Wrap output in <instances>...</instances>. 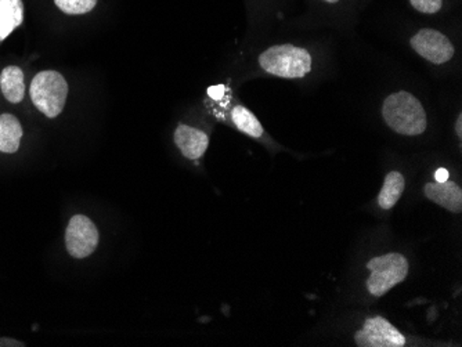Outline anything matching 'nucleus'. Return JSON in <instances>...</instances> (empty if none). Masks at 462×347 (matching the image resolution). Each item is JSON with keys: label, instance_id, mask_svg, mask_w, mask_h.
Returning <instances> with one entry per match:
<instances>
[{"label": "nucleus", "instance_id": "obj_1", "mask_svg": "<svg viewBox=\"0 0 462 347\" xmlns=\"http://www.w3.org/2000/svg\"><path fill=\"white\" fill-rule=\"evenodd\" d=\"M383 115L392 131L404 136H418L427 129V114L421 101L409 92L389 96L383 101Z\"/></svg>", "mask_w": 462, "mask_h": 347}, {"label": "nucleus", "instance_id": "obj_2", "mask_svg": "<svg viewBox=\"0 0 462 347\" xmlns=\"http://www.w3.org/2000/svg\"><path fill=\"white\" fill-rule=\"evenodd\" d=\"M264 71L285 79L306 77L311 69V57L306 49L292 45L273 46L259 57Z\"/></svg>", "mask_w": 462, "mask_h": 347}, {"label": "nucleus", "instance_id": "obj_3", "mask_svg": "<svg viewBox=\"0 0 462 347\" xmlns=\"http://www.w3.org/2000/svg\"><path fill=\"white\" fill-rule=\"evenodd\" d=\"M33 105L48 118H56L64 110L69 85L57 71H42L33 78L30 89Z\"/></svg>", "mask_w": 462, "mask_h": 347}, {"label": "nucleus", "instance_id": "obj_4", "mask_svg": "<svg viewBox=\"0 0 462 347\" xmlns=\"http://www.w3.org/2000/svg\"><path fill=\"white\" fill-rule=\"evenodd\" d=\"M367 269L371 270L367 279V288L374 297H383L389 289L406 279L409 274V261L401 253H388L368 261Z\"/></svg>", "mask_w": 462, "mask_h": 347}, {"label": "nucleus", "instance_id": "obj_5", "mask_svg": "<svg viewBox=\"0 0 462 347\" xmlns=\"http://www.w3.org/2000/svg\"><path fill=\"white\" fill-rule=\"evenodd\" d=\"M98 232L95 223L83 215H75L69 220L66 232V245L69 255L77 259L88 258L98 245Z\"/></svg>", "mask_w": 462, "mask_h": 347}, {"label": "nucleus", "instance_id": "obj_6", "mask_svg": "<svg viewBox=\"0 0 462 347\" xmlns=\"http://www.w3.org/2000/svg\"><path fill=\"white\" fill-rule=\"evenodd\" d=\"M355 339L359 347H402L406 344V338L383 317L365 321Z\"/></svg>", "mask_w": 462, "mask_h": 347}, {"label": "nucleus", "instance_id": "obj_7", "mask_svg": "<svg viewBox=\"0 0 462 347\" xmlns=\"http://www.w3.org/2000/svg\"><path fill=\"white\" fill-rule=\"evenodd\" d=\"M411 48L436 66L448 63L454 56V46L448 36L430 28L421 30L417 35L412 36Z\"/></svg>", "mask_w": 462, "mask_h": 347}, {"label": "nucleus", "instance_id": "obj_8", "mask_svg": "<svg viewBox=\"0 0 462 347\" xmlns=\"http://www.w3.org/2000/svg\"><path fill=\"white\" fill-rule=\"evenodd\" d=\"M176 146L189 160H199L209 146V137L199 129L179 125L175 132Z\"/></svg>", "mask_w": 462, "mask_h": 347}, {"label": "nucleus", "instance_id": "obj_9", "mask_svg": "<svg viewBox=\"0 0 462 347\" xmlns=\"http://www.w3.org/2000/svg\"><path fill=\"white\" fill-rule=\"evenodd\" d=\"M425 196L430 201L435 202L442 208L450 212H461L462 190L454 181L446 180L443 183H428L424 188Z\"/></svg>", "mask_w": 462, "mask_h": 347}, {"label": "nucleus", "instance_id": "obj_10", "mask_svg": "<svg viewBox=\"0 0 462 347\" xmlns=\"http://www.w3.org/2000/svg\"><path fill=\"white\" fill-rule=\"evenodd\" d=\"M23 126L20 121L12 114L0 115V151L14 154L20 149L23 139Z\"/></svg>", "mask_w": 462, "mask_h": 347}, {"label": "nucleus", "instance_id": "obj_11", "mask_svg": "<svg viewBox=\"0 0 462 347\" xmlns=\"http://www.w3.org/2000/svg\"><path fill=\"white\" fill-rule=\"evenodd\" d=\"M0 89L7 101L17 105L24 100V72L18 67L10 66L0 74Z\"/></svg>", "mask_w": 462, "mask_h": 347}, {"label": "nucleus", "instance_id": "obj_12", "mask_svg": "<svg viewBox=\"0 0 462 347\" xmlns=\"http://www.w3.org/2000/svg\"><path fill=\"white\" fill-rule=\"evenodd\" d=\"M24 22L23 0H0V41H5Z\"/></svg>", "mask_w": 462, "mask_h": 347}, {"label": "nucleus", "instance_id": "obj_13", "mask_svg": "<svg viewBox=\"0 0 462 347\" xmlns=\"http://www.w3.org/2000/svg\"><path fill=\"white\" fill-rule=\"evenodd\" d=\"M404 186H406V181H404L402 173H389L385 178V183H383L380 196H378V205L385 211L393 208L397 201L401 199L402 194H403Z\"/></svg>", "mask_w": 462, "mask_h": 347}, {"label": "nucleus", "instance_id": "obj_14", "mask_svg": "<svg viewBox=\"0 0 462 347\" xmlns=\"http://www.w3.org/2000/svg\"><path fill=\"white\" fill-rule=\"evenodd\" d=\"M231 118L235 122V125L240 129L244 133L251 137H261L263 134V128H262L261 122L256 119L254 114L249 113L243 105H237L233 108Z\"/></svg>", "mask_w": 462, "mask_h": 347}, {"label": "nucleus", "instance_id": "obj_15", "mask_svg": "<svg viewBox=\"0 0 462 347\" xmlns=\"http://www.w3.org/2000/svg\"><path fill=\"white\" fill-rule=\"evenodd\" d=\"M98 0H54L56 6L66 14H87L92 12Z\"/></svg>", "mask_w": 462, "mask_h": 347}, {"label": "nucleus", "instance_id": "obj_16", "mask_svg": "<svg viewBox=\"0 0 462 347\" xmlns=\"http://www.w3.org/2000/svg\"><path fill=\"white\" fill-rule=\"evenodd\" d=\"M410 4L418 12L425 14H435L442 9L443 0H410Z\"/></svg>", "mask_w": 462, "mask_h": 347}, {"label": "nucleus", "instance_id": "obj_17", "mask_svg": "<svg viewBox=\"0 0 462 347\" xmlns=\"http://www.w3.org/2000/svg\"><path fill=\"white\" fill-rule=\"evenodd\" d=\"M435 178L436 181H438V183H443V181L448 180V170L443 169V168H440V169L436 170Z\"/></svg>", "mask_w": 462, "mask_h": 347}, {"label": "nucleus", "instance_id": "obj_18", "mask_svg": "<svg viewBox=\"0 0 462 347\" xmlns=\"http://www.w3.org/2000/svg\"><path fill=\"white\" fill-rule=\"evenodd\" d=\"M223 93H225V87H214L209 89V96H211V97L217 98V100H219V98L223 97Z\"/></svg>", "mask_w": 462, "mask_h": 347}, {"label": "nucleus", "instance_id": "obj_19", "mask_svg": "<svg viewBox=\"0 0 462 347\" xmlns=\"http://www.w3.org/2000/svg\"><path fill=\"white\" fill-rule=\"evenodd\" d=\"M461 126H462V115H458V119H457V123H456V131H457V134H458L459 137H461V134H462Z\"/></svg>", "mask_w": 462, "mask_h": 347}, {"label": "nucleus", "instance_id": "obj_20", "mask_svg": "<svg viewBox=\"0 0 462 347\" xmlns=\"http://www.w3.org/2000/svg\"><path fill=\"white\" fill-rule=\"evenodd\" d=\"M324 2H328V4H337L339 0H324Z\"/></svg>", "mask_w": 462, "mask_h": 347}]
</instances>
